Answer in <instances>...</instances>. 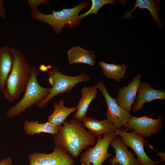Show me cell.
Returning a JSON list of instances; mask_svg holds the SVG:
<instances>
[{
	"instance_id": "cell-1",
	"label": "cell",
	"mask_w": 165,
	"mask_h": 165,
	"mask_svg": "<svg viewBox=\"0 0 165 165\" xmlns=\"http://www.w3.org/2000/svg\"><path fill=\"white\" fill-rule=\"evenodd\" d=\"M56 146L64 150L72 158H77L84 149L96 142L94 137L83 124L75 119L66 120L58 126L57 133L53 137Z\"/></svg>"
},
{
	"instance_id": "cell-2",
	"label": "cell",
	"mask_w": 165,
	"mask_h": 165,
	"mask_svg": "<svg viewBox=\"0 0 165 165\" xmlns=\"http://www.w3.org/2000/svg\"><path fill=\"white\" fill-rule=\"evenodd\" d=\"M10 48L13 55V64L2 94L6 100L12 103L17 100L24 91L31 67L19 49L14 47Z\"/></svg>"
},
{
	"instance_id": "cell-20",
	"label": "cell",
	"mask_w": 165,
	"mask_h": 165,
	"mask_svg": "<svg viewBox=\"0 0 165 165\" xmlns=\"http://www.w3.org/2000/svg\"><path fill=\"white\" fill-rule=\"evenodd\" d=\"M58 130V126L49 122L41 123L26 120L24 125V130L28 135L39 134L41 133L56 134L57 133Z\"/></svg>"
},
{
	"instance_id": "cell-14",
	"label": "cell",
	"mask_w": 165,
	"mask_h": 165,
	"mask_svg": "<svg viewBox=\"0 0 165 165\" xmlns=\"http://www.w3.org/2000/svg\"><path fill=\"white\" fill-rule=\"evenodd\" d=\"M98 90L94 86H85L81 90V97L76 106L77 109L74 119L83 122L87 117L89 106L92 101L97 97Z\"/></svg>"
},
{
	"instance_id": "cell-17",
	"label": "cell",
	"mask_w": 165,
	"mask_h": 165,
	"mask_svg": "<svg viewBox=\"0 0 165 165\" xmlns=\"http://www.w3.org/2000/svg\"><path fill=\"white\" fill-rule=\"evenodd\" d=\"M67 53L69 65L80 63L93 66L96 63L95 53L93 50H87L79 46H73Z\"/></svg>"
},
{
	"instance_id": "cell-4",
	"label": "cell",
	"mask_w": 165,
	"mask_h": 165,
	"mask_svg": "<svg viewBox=\"0 0 165 165\" xmlns=\"http://www.w3.org/2000/svg\"><path fill=\"white\" fill-rule=\"evenodd\" d=\"M38 74L37 69L34 66H31L24 95L20 100L6 111V117L7 118L18 116L31 106L36 105L49 94L51 87H43L39 84L37 80Z\"/></svg>"
},
{
	"instance_id": "cell-25",
	"label": "cell",
	"mask_w": 165,
	"mask_h": 165,
	"mask_svg": "<svg viewBox=\"0 0 165 165\" xmlns=\"http://www.w3.org/2000/svg\"><path fill=\"white\" fill-rule=\"evenodd\" d=\"M12 160L9 157L2 159L0 161V165H11Z\"/></svg>"
},
{
	"instance_id": "cell-11",
	"label": "cell",
	"mask_w": 165,
	"mask_h": 165,
	"mask_svg": "<svg viewBox=\"0 0 165 165\" xmlns=\"http://www.w3.org/2000/svg\"><path fill=\"white\" fill-rule=\"evenodd\" d=\"M137 93L136 101L132 105L134 113L141 110L146 103L156 100H165V90L154 89L150 84L146 82H140Z\"/></svg>"
},
{
	"instance_id": "cell-27",
	"label": "cell",
	"mask_w": 165,
	"mask_h": 165,
	"mask_svg": "<svg viewBox=\"0 0 165 165\" xmlns=\"http://www.w3.org/2000/svg\"><path fill=\"white\" fill-rule=\"evenodd\" d=\"M114 165H120V164L119 163H116L115 164H114Z\"/></svg>"
},
{
	"instance_id": "cell-24",
	"label": "cell",
	"mask_w": 165,
	"mask_h": 165,
	"mask_svg": "<svg viewBox=\"0 0 165 165\" xmlns=\"http://www.w3.org/2000/svg\"><path fill=\"white\" fill-rule=\"evenodd\" d=\"M4 0H0V17L5 19L6 17V9L4 5Z\"/></svg>"
},
{
	"instance_id": "cell-21",
	"label": "cell",
	"mask_w": 165,
	"mask_h": 165,
	"mask_svg": "<svg viewBox=\"0 0 165 165\" xmlns=\"http://www.w3.org/2000/svg\"><path fill=\"white\" fill-rule=\"evenodd\" d=\"M98 63L102 69L103 75L107 78L113 79L119 82L125 78L124 75L127 67L124 64H110L103 61H99Z\"/></svg>"
},
{
	"instance_id": "cell-7",
	"label": "cell",
	"mask_w": 165,
	"mask_h": 165,
	"mask_svg": "<svg viewBox=\"0 0 165 165\" xmlns=\"http://www.w3.org/2000/svg\"><path fill=\"white\" fill-rule=\"evenodd\" d=\"M102 94L107 105L106 113V119L113 124L116 129H120L122 127L126 128V125L131 115L127 111L119 106L115 97L109 94L102 80L94 86Z\"/></svg>"
},
{
	"instance_id": "cell-8",
	"label": "cell",
	"mask_w": 165,
	"mask_h": 165,
	"mask_svg": "<svg viewBox=\"0 0 165 165\" xmlns=\"http://www.w3.org/2000/svg\"><path fill=\"white\" fill-rule=\"evenodd\" d=\"M115 133L120 137L125 145L133 150L141 165H159L162 161V160L154 161L147 155L144 147L146 146L147 141L138 133L133 131L128 132L120 129H116Z\"/></svg>"
},
{
	"instance_id": "cell-23",
	"label": "cell",
	"mask_w": 165,
	"mask_h": 165,
	"mask_svg": "<svg viewBox=\"0 0 165 165\" xmlns=\"http://www.w3.org/2000/svg\"><path fill=\"white\" fill-rule=\"evenodd\" d=\"M50 2L48 0H28L27 2L32 11L38 9V6L42 4H46Z\"/></svg>"
},
{
	"instance_id": "cell-10",
	"label": "cell",
	"mask_w": 165,
	"mask_h": 165,
	"mask_svg": "<svg viewBox=\"0 0 165 165\" xmlns=\"http://www.w3.org/2000/svg\"><path fill=\"white\" fill-rule=\"evenodd\" d=\"M163 123V119L161 115L157 119L145 116L139 117L132 116L126 128L129 130L138 133L144 138H147L158 133L162 130Z\"/></svg>"
},
{
	"instance_id": "cell-18",
	"label": "cell",
	"mask_w": 165,
	"mask_h": 165,
	"mask_svg": "<svg viewBox=\"0 0 165 165\" xmlns=\"http://www.w3.org/2000/svg\"><path fill=\"white\" fill-rule=\"evenodd\" d=\"M64 104V101L62 99L59 100L58 103H54L53 105L54 110L48 118V122L59 126L64 122L70 115L77 109L76 106L68 108L65 106Z\"/></svg>"
},
{
	"instance_id": "cell-3",
	"label": "cell",
	"mask_w": 165,
	"mask_h": 165,
	"mask_svg": "<svg viewBox=\"0 0 165 165\" xmlns=\"http://www.w3.org/2000/svg\"><path fill=\"white\" fill-rule=\"evenodd\" d=\"M89 3L88 1L83 0L74 8H64L58 11L52 10L50 14L43 13L38 9L32 11L31 16L34 19L48 24L52 28L53 32L58 34L65 26L74 28L80 24L81 20L79 14Z\"/></svg>"
},
{
	"instance_id": "cell-12",
	"label": "cell",
	"mask_w": 165,
	"mask_h": 165,
	"mask_svg": "<svg viewBox=\"0 0 165 165\" xmlns=\"http://www.w3.org/2000/svg\"><path fill=\"white\" fill-rule=\"evenodd\" d=\"M141 77V74L136 75L127 86L120 87L117 93L116 99L118 105L129 112L135 101Z\"/></svg>"
},
{
	"instance_id": "cell-22",
	"label": "cell",
	"mask_w": 165,
	"mask_h": 165,
	"mask_svg": "<svg viewBox=\"0 0 165 165\" xmlns=\"http://www.w3.org/2000/svg\"><path fill=\"white\" fill-rule=\"evenodd\" d=\"M91 5L89 9L85 13L79 16L81 20L89 14H97L98 10L106 4L114 5L119 2L115 0H91Z\"/></svg>"
},
{
	"instance_id": "cell-9",
	"label": "cell",
	"mask_w": 165,
	"mask_h": 165,
	"mask_svg": "<svg viewBox=\"0 0 165 165\" xmlns=\"http://www.w3.org/2000/svg\"><path fill=\"white\" fill-rule=\"evenodd\" d=\"M28 158L29 165H74L75 163L70 155L56 146L51 153L34 152L28 155Z\"/></svg>"
},
{
	"instance_id": "cell-15",
	"label": "cell",
	"mask_w": 165,
	"mask_h": 165,
	"mask_svg": "<svg viewBox=\"0 0 165 165\" xmlns=\"http://www.w3.org/2000/svg\"><path fill=\"white\" fill-rule=\"evenodd\" d=\"M13 55L10 47L5 46L0 48V92L3 93L11 72Z\"/></svg>"
},
{
	"instance_id": "cell-16",
	"label": "cell",
	"mask_w": 165,
	"mask_h": 165,
	"mask_svg": "<svg viewBox=\"0 0 165 165\" xmlns=\"http://www.w3.org/2000/svg\"><path fill=\"white\" fill-rule=\"evenodd\" d=\"M82 124L94 137L106 133H115L116 129L113 124L106 119L98 120L87 117Z\"/></svg>"
},
{
	"instance_id": "cell-5",
	"label": "cell",
	"mask_w": 165,
	"mask_h": 165,
	"mask_svg": "<svg viewBox=\"0 0 165 165\" xmlns=\"http://www.w3.org/2000/svg\"><path fill=\"white\" fill-rule=\"evenodd\" d=\"M47 73L52 86L47 96L36 105L39 108L44 107L55 96L68 92L79 83L89 81L90 79V76L86 72H82L76 76H68L62 73L56 67L52 68Z\"/></svg>"
},
{
	"instance_id": "cell-19",
	"label": "cell",
	"mask_w": 165,
	"mask_h": 165,
	"mask_svg": "<svg viewBox=\"0 0 165 165\" xmlns=\"http://www.w3.org/2000/svg\"><path fill=\"white\" fill-rule=\"evenodd\" d=\"M159 2V1L153 0H136L134 7L131 11H127L124 13L123 18L124 19L132 18L131 14L136 10L137 8H138L140 9H146L150 12L151 16L156 21L160 28H161L162 23L157 15L160 9L158 4Z\"/></svg>"
},
{
	"instance_id": "cell-13",
	"label": "cell",
	"mask_w": 165,
	"mask_h": 165,
	"mask_svg": "<svg viewBox=\"0 0 165 165\" xmlns=\"http://www.w3.org/2000/svg\"><path fill=\"white\" fill-rule=\"evenodd\" d=\"M110 145L116 153L115 156L109 160L111 165L116 163L121 165H141L137 159L134 157L132 152L124 144L119 136H116Z\"/></svg>"
},
{
	"instance_id": "cell-26",
	"label": "cell",
	"mask_w": 165,
	"mask_h": 165,
	"mask_svg": "<svg viewBox=\"0 0 165 165\" xmlns=\"http://www.w3.org/2000/svg\"><path fill=\"white\" fill-rule=\"evenodd\" d=\"M154 150L155 151V150ZM157 152V154L162 159V161H165V153L164 152H158L157 151H155Z\"/></svg>"
},
{
	"instance_id": "cell-6",
	"label": "cell",
	"mask_w": 165,
	"mask_h": 165,
	"mask_svg": "<svg viewBox=\"0 0 165 165\" xmlns=\"http://www.w3.org/2000/svg\"><path fill=\"white\" fill-rule=\"evenodd\" d=\"M98 137L97 143L93 147L87 148L80 156L81 165H102L108 158L112 156L108 152L109 145L117 136L115 133H108Z\"/></svg>"
}]
</instances>
